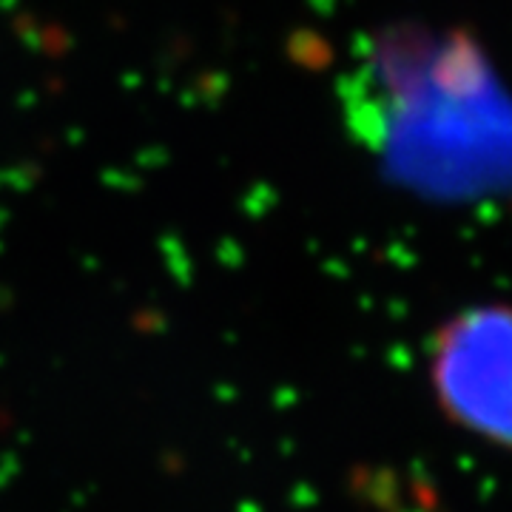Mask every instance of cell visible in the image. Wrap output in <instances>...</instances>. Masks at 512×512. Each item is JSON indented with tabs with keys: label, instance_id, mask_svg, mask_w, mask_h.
I'll list each match as a JSON object with an SVG mask.
<instances>
[{
	"label": "cell",
	"instance_id": "2",
	"mask_svg": "<svg viewBox=\"0 0 512 512\" xmlns=\"http://www.w3.org/2000/svg\"><path fill=\"white\" fill-rule=\"evenodd\" d=\"M288 52L296 63H302L308 69H319L328 60V46L311 32H296L288 43Z\"/></svg>",
	"mask_w": 512,
	"mask_h": 512
},
{
	"label": "cell",
	"instance_id": "1",
	"mask_svg": "<svg viewBox=\"0 0 512 512\" xmlns=\"http://www.w3.org/2000/svg\"><path fill=\"white\" fill-rule=\"evenodd\" d=\"M427 379L453 427L512 453L510 305H476L447 319L430 342Z\"/></svg>",
	"mask_w": 512,
	"mask_h": 512
}]
</instances>
